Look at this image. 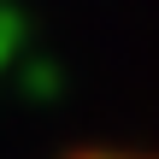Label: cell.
<instances>
[{
    "label": "cell",
    "mask_w": 159,
    "mask_h": 159,
    "mask_svg": "<svg viewBox=\"0 0 159 159\" xmlns=\"http://www.w3.org/2000/svg\"><path fill=\"white\" fill-rule=\"evenodd\" d=\"M83 159H153V153H83Z\"/></svg>",
    "instance_id": "obj_1"
}]
</instances>
